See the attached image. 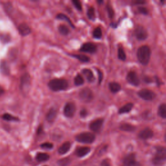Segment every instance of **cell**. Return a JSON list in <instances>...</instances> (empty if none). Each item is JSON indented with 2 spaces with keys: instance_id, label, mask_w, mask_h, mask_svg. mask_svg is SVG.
Wrapping results in <instances>:
<instances>
[{
  "instance_id": "cell-28",
  "label": "cell",
  "mask_w": 166,
  "mask_h": 166,
  "mask_svg": "<svg viewBox=\"0 0 166 166\" xmlns=\"http://www.w3.org/2000/svg\"><path fill=\"white\" fill-rule=\"evenodd\" d=\"M58 31H59V33H60L61 34L65 35V36L70 33L69 27L64 25H61L59 26Z\"/></svg>"
},
{
  "instance_id": "cell-46",
  "label": "cell",
  "mask_w": 166,
  "mask_h": 166,
  "mask_svg": "<svg viewBox=\"0 0 166 166\" xmlns=\"http://www.w3.org/2000/svg\"><path fill=\"white\" fill-rule=\"evenodd\" d=\"M45 166H46V165H45Z\"/></svg>"
},
{
  "instance_id": "cell-29",
  "label": "cell",
  "mask_w": 166,
  "mask_h": 166,
  "mask_svg": "<svg viewBox=\"0 0 166 166\" xmlns=\"http://www.w3.org/2000/svg\"><path fill=\"white\" fill-rule=\"evenodd\" d=\"M84 79L79 74L77 75V76L74 79V83L76 86H81L84 84Z\"/></svg>"
},
{
  "instance_id": "cell-20",
  "label": "cell",
  "mask_w": 166,
  "mask_h": 166,
  "mask_svg": "<svg viewBox=\"0 0 166 166\" xmlns=\"http://www.w3.org/2000/svg\"><path fill=\"white\" fill-rule=\"evenodd\" d=\"M82 73L86 77V79L90 82H93L95 81V77L92 71L89 69H84L82 70Z\"/></svg>"
},
{
  "instance_id": "cell-21",
  "label": "cell",
  "mask_w": 166,
  "mask_h": 166,
  "mask_svg": "<svg viewBox=\"0 0 166 166\" xmlns=\"http://www.w3.org/2000/svg\"><path fill=\"white\" fill-rule=\"evenodd\" d=\"M120 128L121 130H123V131H125V132H133L136 129L135 126H133L132 125L129 124V123L122 124L120 126Z\"/></svg>"
},
{
  "instance_id": "cell-42",
  "label": "cell",
  "mask_w": 166,
  "mask_h": 166,
  "mask_svg": "<svg viewBox=\"0 0 166 166\" xmlns=\"http://www.w3.org/2000/svg\"><path fill=\"white\" fill-rule=\"evenodd\" d=\"M97 72H98V74H99V83H101V82L102 81V74L100 70H97Z\"/></svg>"
},
{
  "instance_id": "cell-19",
  "label": "cell",
  "mask_w": 166,
  "mask_h": 166,
  "mask_svg": "<svg viewBox=\"0 0 166 166\" xmlns=\"http://www.w3.org/2000/svg\"><path fill=\"white\" fill-rule=\"evenodd\" d=\"M71 148V144L69 141H66L58 149V152L60 155H64L69 151Z\"/></svg>"
},
{
  "instance_id": "cell-33",
  "label": "cell",
  "mask_w": 166,
  "mask_h": 166,
  "mask_svg": "<svg viewBox=\"0 0 166 166\" xmlns=\"http://www.w3.org/2000/svg\"><path fill=\"white\" fill-rule=\"evenodd\" d=\"M93 36L96 38H101L102 37V31L100 27H97L94 29L93 32Z\"/></svg>"
},
{
  "instance_id": "cell-11",
  "label": "cell",
  "mask_w": 166,
  "mask_h": 166,
  "mask_svg": "<svg viewBox=\"0 0 166 166\" xmlns=\"http://www.w3.org/2000/svg\"><path fill=\"white\" fill-rule=\"evenodd\" d=\"M126 81L130 84L134 86H138L140 84V79L138 77V75L134 72H130L126 76Z\"/></svg>"
},
{
  "instance_id": "cell-40",
  "label": "cell",
  "mask_w": 166,
  "mask_h": 166,
  "mask_svg": "<svg viewBox=\"0 0 166 166\" xmlns=\"http://www.w3.org/2000/svg\"><path fill=\"white\" fill-rule=\"evenodd\" d=\"M101 166H110V164L108 160L106 159V160H102L101 164Z\"/></svg>"
},
{
  "instance_id": "cell-22",
  "label": "cell",
  "mask_w": 166,
  "mask_h": 166,
  "mask_svg": "<svg viewBox=\"0 0 166 166\" xmlns=\"http://www.w3.org/2000/svg\"><path fill=\"white\" fill-rule=\"evenodd\" d=\"M109 88L113 93H117L121 90V85L117 82H110L109 84Z\"/></svg>"
},
{
  "instance_id": "cell-10",
  "label": "cell",
  "mask_w": 166,
  "mask_h": 166,
  "mask_svg": "<svg viewBox=\"0 0 166 166\" xmlns=\"http://www.w3.org/2000/svg\"><path fill=\"white\" fill-rule=\"evenodd\" d=\"M135 36L139 40H145L148 37L147 31L142 26H138L135 29Z\"/></svg>"
},
{
  "instance_id": "cell-25",
  "label": "cell",
  "mask_w": 166,
  "mask_h": 166,
  "mask_svg": "<svg viewBox=\"0 0 166 166\" xmlns=\"http://www.w3.org/2000/svg\"><path fill=\"white\" fill-rule=\"evenodd\" d=\"M158 114L162 118L166 119V104H162L159 106V110H158Z\"/></svg>"
},
{
  "instance_id": "cell-7",
  "label": "cell",
  "mask_w": 166,
  "mask_h": 166,
  "mask_svg": "<svg viewBox=\"0 0 166 166\" xmlns=\"http://www.w3.org/2000/svg\"><path fill=\"white\" fill-rule=\"evenodd\" d=\"M79 97L80 99L84 102H88L91 101L93 97L92 91L88 88L82 89L79 92Z\"/></svg>"
},
{
  "instance_id": "cell-6",
  "label": "cell",
  "mask_w": 166,
  "mask_h": 166,
  "mask_svg": "<svg viewBox=\"0 0 166 166\" xmlns=\"http://www.w3.org/2000/svg\"><path fill=\"white\" fill-rule=\"evenodd\" d=\"M138 96L146 101H151L155 99L156 95L153 91L148 89H142L138 93Z\"/></svg>"
},
{
  "instance_id": "cell-17",
  "label": "cell",
  "mask_w": 166,
  "mask_h": 166,
  "mask_svg": "<svg viewBox=\"0 0 166 166\" xmlns=\"http://www.w3.org/2000/svg\"><path fill=\"white\" fill-rule=\"evenodd\" d=\"M90 152V148L88 147H79L76 151V153L77 156L83 157Z\"/></svg>"
},
{
  "instance_id": "cell-39",
  "label": "cell",
  "mask_w": 166,
  "mask_h": 166,
  "mask_svg": "<svg viewBox=\"0 0 166 166\" xmlns=\"http://www.w3.org/2000/svg\"><path fill=\"white\" fill-rule=\"evenodd\" d=\"M138 10H139V12L140 13L143 14H148V10L145 7H140L138 8Z\"/></svg>"
},
{
  "instance_id": "cell-31",
  "label": "cell",
  "mask_w": 166,
  "mask_h": 166,
  "mask_svg": "<svg viewBox=\"0 0 166 166\" xmlns=\"http://www.w3.org/2000/svg\"><path fill=\"white\" fill-rule=\"evenodd\" d=\"M117 55H118V58H119V59H120L121 61H124L126 60V54L125 53L123 49L121 47H120L119 48H118Z\"/></svg>"
},
{
  "instance_id": "cell-23",
  "label": "cell",
  "mask_w": 166,
  "mask_h": 166,
  "mask_svg": "<svg viewBox=\"0 0 166 166\" xmlns=\"http://www.w3.org/2000/svg\"><path fill=\"white\" fill-rule=\"evenodd\" d=\"M132 108H133L132 103H127L120 108L119 114H125V113H128L130 111H131Z\"/></svg>"
},
{
  "instance_id": "cell-38",
  "label": "cell",
  "mask_w": 166,
  "mask_h": 166,
  "mask_svg": "<svg viewBox=\"0 0 166 166\" xmlns=\"http://www.w3.org/2000/svg\"><path fill=\"white\" fill-rule=\"evenodd\" d=\"M40 147L43 149H51L53 147V145L51 143H49V142H46V143H43L42 144Z\"/></svg>"
},
{
  "instance_id": "cell-41",
  "label": "cell",
  "mask_w": 166,
  "mask_h": 166,
  "mask_svg": "<svg viewBox=\"0 0 166 166\" xmlns=\"http://www.w3.org/2000/svg\"><path fill=\"white\" fill-rule=\"evenodd\" d=\"M80 116L82 117H85L87 116V111H86V110H85V109L82 110L81 111V112H80Z\"/></svg>"
},
{
  "instance_id": "cell-27",
  "label": "cell",
  "mask_w": 166,
  "mask_h": 166,
  "mask_svg": "<svg viewBox=\"0 0 166 166\" xmlns=\"http://www.w3.org/2000/svg\"><path fill=\"white\" fill-rule=\"evenodd\" d=\"M57 18L60 19H63V20L66 21L71 25V27H72L73 28H74V25L73 24V23L72 22V21H71V19L68 16H67L66 15H65L64 14H58L57 16Z\"/></svg>"
},
{
  "instance_id": "cell-9",
  "label": "cell",
  "mask_w": 166,
  "mask_h": 166,
  "mask_svg": "<svg viewBox=\"0 0 166 166\" xmlns=\"http://www.w3.org/2000/svg\"><path fill=\"white\" fill-rule=\"evenodd\" d=\"M76 106L72 102H68L64 108V114L67 117H72L76 112Z\"/></svg>"
},
{
  "instance_id": "cell-12",
  "label": "cell",
  "mask_w": 166,
  "mask_h": 166,
  "mask_svg": "<svg viewBox=\"0 0 166 166\" xmlns=\"http://www.w3.org/2000/svg\"><path fill=\"white\" fill-rule=\"evenodd\" d=\"M96 46L94 45L93 43L88 42L85 43L81 47L80 51L81 52H84V53H93L96 51Z\"/></svg>"
},
{
  "instance_id": "cell-16",
  "label": "cell",
  "mask_w": 166,
  "mask_h": 166,
  "mask_svg": "<svg viewBox=\"0 0 166 166\" xmlns=\"http://www.w3.org/2000/svg\"><path fill=\"white\" fill-rule=\"evenodd\" d=\"M0 72L4 76H9L10 73L9 66L5 61H1L0 62Z\"/></svg>"
},
{
  "instance_id": "cell-36",
  "label": "cell",
  "mask_w": 166,
  "mask_h": 166,
  "mask_svg": "<svg viewBox=\"0 0 166 166\" xmlns=\"http://www.w3.org/2000/svg\"><path fill=\"white\" fill-rule=\"evenodd\" d=\"M72 3L77 9H78L79 10H82V5L79 1H78V0H73Z\"/></svg>"
},
{
  "instance_id": "cell-2",
  "label": "cell",
  "mask_w": 166,
  "mask_h": 166,
  "mask_svg": "<svg viewBox=\"0 0 166 166\" xmlns=\"http://www.w3.org/2000/svg\"><path fill=\"white\" fill-rule=\"evenodd\" d=\"M48 86L55 92L65 90L68 88V82L63 79H55L49 82Z\"/></svg>"
},
{
  "instance_id": "cell-15",
  "label": "cell",
  "mask_w": 166,
  "mask_h": 166,
  "mask_svg": "<svg viewBox=\"0 0 166 166\" xmlns=\"http://www.w3.org/2000/svg\"><path fill=\"white\" fill-rule=\"evenodd\" d=\"M18 31L19 34L23 37L27 36V35L29 34L31 32L30 27L25 23H22L18 26Z\"/></svg>"
},
{
  "instance_id": "cell-44",
  "label": "cell",
  "mask_w": 166,
  "mask_h": 166,
  "mask_svg": "<svg viewBox=\"0 0 166 166\" xmlns=\"http://www.w3.org/2000/svg\"><path fill=\"white\" fill-rule=\"evenodd\" d=\"M4 93V90L1 86H0V96Z\"/></svg>"
},
{
  "instance_id": "cell-30",
  "label": "cell",
  "mask_w": 166,
  "mask_h": 166,
  "mask_svg": "<svg viewBox=\"0 0 166 166\" xmlns=\"http://www.w3.org/2000/svg\"><path fill=\"white\" fill-rule=\"evenodd\" d=\"M2 118L4 120H6V121H19V119L18 117L12 116L10 114H3Z\"/></svg>"
},
{
  "instance_id": "cell-37",
  "label": "cell",
  "mask_w": 166,
  "mask_h": 166,
  "mask_svg": "<svg viewBox=\"0 0 166 166\" xmlns=\"http://www.w3.org/2000/svg\"><path fill=\"white\" fill-rule=\"evenodd\" d=\"M106 9H107V11H108V16L110 18H112L114 17V10L112 9V7H111V5H108L107 7H106Z\"/></svg>"
},
{
  "instance_id": "cell-14",
  "label": "cell",
  "mask_w": 166,
  "mask_h": 166,
  "mask_svg": "<svg viewBox=\"0 0 166 166\" xmlns=\"http://www.w3.org/2000/svg\"><path fill=\"white\" fill-rule=\"evenodd\" d=\"M153 131L149 128H145L139 133V138L142 140L150 139L153 136Z\"/></svg>"
},
{
  "instance_id": "cell-35",
  "label": "cell",
  "mask_w": 166,
  "mask_h": 166,
  "mask_svg": "<svg viewBox=\"0 0 166 166\" xmlns=\"http://www.w3.org/2000/svg\"><path fill=\"white\" fill-rule=\"evenodd\" d=\"M10 39V38L9 37V35L8 34H2L0 35V40H1L2 42H9Z\"/></svg>"
},
{
  "instance_id": "cell-4",
  "label": "cell",
  "mask_w": 166,
  "mask_h": 166,
  "mask_svg": "<svg viewBox=\"0 0 166 166\" xmlns=\"http://www.w3.org/2000/svg\"><path fill=\"white\" fill-rule=\"evenodd\" d=\"M96 136L91 132H82L76 136V140L82 144H92L95 141Z\"/></svg>"
},
{
  "instance_id": "cell-3",
  "label": "cell",
  "mask_w": 166,
  "mask_h": 166,
  "mask_svg": "<svg viewBox=\"0 0 166 166\" xmlns=\"http://www.w3.org/2000/svg\"><path fill=\"white\" fill-rule=\"evenodd\" d=\"M166 161V147H158L153 159V163L155 166H160Z\"/></svg>"
},
{
  "instance_id": "cell-24",
  "label": "cell",
  "mask_w": 166,
  "mask_h": 166,
  "mask_svg": "<svg viewBox=\"0 0 166 166\" xmlns=\"http://www.w3.org/2000/svg\"><path fill=\"white\" fill-rule=\"evenodd\" d=\"M36 159L38 162H46L49 159V156L46 153H38L36 156Z\"/></svg>"
},
{
  "instance_id": "cell-1",
  "label": "cell",
  "mask_w": 166,
  "mask_h": 166,
  "mask_svg": "<svg viewBox=\"0 0 166 166\" xmlns=\"http://www.w3.org/2000/svg\"><path fill=\"white\" fill-rule=\"evenodd\" d=\"M151 49L147 46L140 47L137 51V58L138 61L143 65H147L151 58Z\"/></svg>"
},
{
  "instance_id": "cell-13",
  "label": "cell",
  "mask_w": 166,
  "mask_h": 166,
  "mask_svg": "<svg viewBox=\"0 0 166 166\" xmlns=\"http://www.w3.org/2000/svg\"><path fill=\"white\" fill-rule=\"evenodd\" d=\"M102 124H103V120L102 119H97L93 121L92 123L90 124V129L91 130L97 132L101 130Z\"/></svg>"
},
{
  "instance_id": "cell-5",
  "label": "cell",
  "mask_w": 166,
  "mask_h": 166,
  "mask_svg": "<svg viewBox=\"0 0 166 166\" xmlns=\"http://www.w3.org/2000/svg\"><path fill=\"white\" fill-rule=\"evenodd\" d=\"M31 82V79L30 75L28 73H25L21 77L20 88L23 92H27L30 88Z\"/></svg>"
},
{
  "instance_id": "cell-32",
  "label": "cell",
  "mask_w": 166,
  "mask_h": 166,
  "mask_svg": "<svg viewBox=\"0 0 166 166\" xmlns=\"http://www.w3.org/2000/svg\"><path fill=\"white\" fill-rule=\"evenodd\" d=\"M88 17L91 20H94L96 18V14H95V9L93 7H90L87 12Z\"/></svg>"
},
{
  "instance_id": "cell-43",
  "label": "cell",
  "mask_w": 166,
  "mask_h": 166,
  "mask_svg": "<svg viewBox=\"0 0 166 166\" xmlns=\"http://www.w3.org/2000/svg\"><path fill=\"white\" fill-rule=\"evenodd\" d=\"M133 3L134 4H136V5H143V4H145L146 2L145 1H140V0H138V1H135Z\"/></svg>"
},
{
  "instance_id": "cell-18",
  "label": "cell",
  "mask_w": 166,
  "mask_h": 166,
  "mask_svg": "<svg viewBox=\"0 0 166 166\" xmlns=\"http://www.w3.org/2000/svg\"><path fill=\"white\" fill-rule=\"evenodd\" d=\"M57 116V110L55 108H51L46 115V119L49 122L53 121Z\"/></svg>"
},
{
  "instance_id": "cell-26",
  "label": "cell",
  "mask_w": 166,
  "mask_h": 166,
  "mask_svg": "<svg viewBox=\"0 0 166 166\" xmlns=\"http://www.w3.org/2000/svg\"><path fill=\"white\" fill-rule=\"evenodd\" d=\"M72 56L82 62H88L90 61V58L84 55H72Z\"/></svg>"
},
{
  "instance_id": "cell-34",
  "label": "cell",
  "mask_w": 166,
  "mask_h": 166,
  "mask_svg": "<svg viewBox=\"0 0 166 166\" xmlns=\"http://www.w3.org/2000/svg\"><path fill=\"white\" fill-rule=\"evenodd\" d=\"M70 159L68 158H65V159H61L58 161V164L61 166H67L70 164Z\"/></svg>"
},
{
  "instance_id": "cell-8",
  "label": "cell",
  "mask_w": 166,
  "mask_h": 166,
  "mask_svg": "<svg viewBox=\"0 0 166 166\" xmlns=\"http://www.w3.org/2000/svg\"><path fill=\"white\" fill-rule=\"evenodd\" d=\"M123 162L125 166H141V164L136 160V157L134 154H130L125 156Z\"/></svg>"
},
{
  "instance_id": "cell-45",
  "label": "cell",
  "mask_w": 166,
  "mask_h": 166,
  "mask_svg": "<svg viewBox=\"0 0 166 166\" xmlns=\"http://www.w3.org/2000/svg\"><path fill=\"white\" fill-rule=\"evenodd\" d=\"M164 140L166 141V133L165 134V136H164Z\"/></svg>"
}]
</instances>
